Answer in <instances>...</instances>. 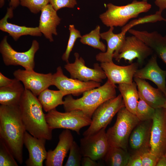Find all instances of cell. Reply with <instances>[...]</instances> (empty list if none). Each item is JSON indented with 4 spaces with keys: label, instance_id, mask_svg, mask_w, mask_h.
<instances>
[{
    "label": "cell",
    "instance_id": "7c38bea8",
    "mask_svg": "<svg viewBox=\"0 0 166 166\" xmlns=\"http://www.w3.org/2000/svg\"><path fill=\"white\" fill-rule=\"evenodd\" d=\"M75 57L73 63H67L64 66L65 69L69 73L71 78L84 82L94 81L102 82L106 77L101 67L98 63L94 65L93 68H89L85 65V61L78 53H74Z\"/></svg>",
    "mask_w": 166,
    "mask_h": 166
},
{
    "label": "cell",
    "instance_id": "ac0fdd59",
    "mask_svg": "<svg viewBox=\"0 0 166 166\" xmlns=\"http://www.w3.org/2000/svg\"><path fill=\"white\" fill-rule=\"evenodd\" d=\"M157 57L155 54L152 56L145 66L136 70L134 78L151 81L156 85L166 97V70H162L159 66Z\"/></svg>",
    "mask_w": 166,
    "mask_h": 166
},
{
    "label": "cell",
    "instance_id": "8d00e7d4",
    "mask_svg": "<svg viewBox=\"0 0 166 166\" xmlns=\"http://www.w3.org/2000/svg\"><path fill=\"white\" fill-rule=\"evenodd\" d=\"M127 166H142L141 153H135L130 155Z\"/></svg>",
    "mask_w": 166,
    "mask_h": 166
},
{
    "label": "cell",
    "instance_id": "ba28073f",
    "mask_svg": "<svg viewBox=\"0 0 166 166\" xmlns=\"http://www.w3.org/2000/svg\"><path fill=\"white\" fill-rule=\"evenodd\" d=\"M7 38V36H5L0 44V52L4 64L6 66L20 65L28 71L34 70V56L39 48L38 42L36 40H33L28 50L18 52L8 43Z\"/></svg>",
    "mask_w": 166,
    "mask_h": 166
},
{
    "label": "cell",
    "instance_id": "cb8c5ba5",
    "mask_svg": "<svg viewBox=\"0 0 166 166\" xmlns=\"http://www.w3.org/2000/svg\"><path fill=\"white\" fill-rule=\"evenodd\" d=\"M13 9L9 7L5 16L0 21V29L7 33L14 40L17 41L19 38L23 35H30L34 36H41L42 34L38 27H30L19 26L9 23L8 18H11L13 16Z\"/></svg>",
    "mask_w": 166,
    "mask_h": 166
},
{
    "label": "cell",
    "instance_id": "8fae6325",
    "mask_svg": "<svg viewBox=\"0 0 166 166\" xmlns=\"http://www.w3.org/2000/svg\"><path fill=\"white\" fill-rule=\"evenodd\" d=\"M52 85L55 86L65 96L71 94L78 96L85 91L101 86L100 82H84L68 78L64 74L60 66L57 68L56 72L52 74Z\"/></svg>",
    "mask_w": 166,
    "mask_h": 166
},
{
    "label": "cell",
    "instance_id": "30bf717a",
    "mask_svg": "<svg viewBox=\"0 0 166 166\" xmlns=\"http://www.w3.org/2000/svg\"><path fill=\"white\" fill-rule=\"evenodd\" d=\"M150 152L159 159L166 149V109H155L152 119L150 139Z\"/></svg>",
    "mask_w": 166,
    "mask_h": 166
},
{
    "label": "cell",
    "instance_id": "4dcf8cb0",
    "mask_svg": "<svg viewBox=\"0 0 166 166\" xmlns=\"http://www.w3.org/2000/svg\"><path fill=\"white\" fill-rule=\"evenodd\" d=\"M13 154L5 143L0 140V166H18Z\"/></svg>",
    "mask_w": 166,
    "mask_h": 166
},
{
    "label": "cell",
    "instance_id": "f1b7e54d",
    "mask_svg": "<svg viewBox=\"0 0 166 166\" xmlns=\"http://www.w3.org/2000/svg\"><path fill=\"white\" fill-rule=\"evenodd\" d=\"M100 30V26H97L90 33L82 36L80 42L83 44L99 49L102 52H105L106 51V46L100 40L101 38Z\"/></svg>",
    "mask_w": 166,
    "mask_h": 166
},
{
    "label": "cell",
    "instance_id": "60d3db41",
    "mask_svg": "<svg viewBox=\"0 0 166 166\" xmlns=\"http://www.w3.org/2000/svg\"><path fill=\"white\" fill-rule=\"evenodd\" d=\"M155 5L158 7V11L162 12L166 9V0H155Z\"/></svg>",
    "mask_w": 166,
    "mask_h": 166
},
{
    "label": "cell",
    "instance_id": "9c48e42d",
    "mask_svg": "<svg viewBox=\"0 0 166 166\" xmlns=\"http://www.w3.org/2000/svg\"><path fill=\"white\" fill-rule=\"evenodd\" d=\"M153 53L152 49L143 41L133 35L126 37L125 40L118 53L113 57L119 62L122 59L131 64L137 59L139 65Z\"/></svg>",
    "mask_w": 166,
    "mask_h": 166
},
{
    "label": "cell",
    "instance_id": "836d02e7",
    "mask_svg": "<svg viewBox=\"0 0 166 166\" xmlns=\"http://www.w3.org/2000/svg\"><path fill=\"white\" fill-rule=\"evenodd\" d=\"M20 4L27 7L31 12L36 14L49 4V0H20Z\"/></svg>",
    "mask_w": 166,
    "mask_h": 166
},
{
    "label": "cell",
    "instance_id": "277c9868",
    "mask_svg": "<svg viewBox=\"0 0 166 166\" xmlns=\"http://www.w3.org/2000/svg\"><path fill=\"white\" fill-rule=\"evenodd\" d=\"M106 6L107 10L100 14L99 18L105 25L109 27H123L130 19L137 18L141 13L148 11L152 7L148 0H134L131 3L123 6L109 3Z\"/></svg>",
    "mask_w": 166,
    "mask_h": 166
},
{
    "label": "cell",
    "instance_id": "b9f144b4",
    "mask_svg": "<svg viewBox=\"0 0 166 166\" xmlns=\"http://www.w3.org/2000/svg\"><path fill=\"white\" fill-rule=\"evenodd\" d=\"M156 166H166V157L164 155L159 158Z\"/></svg>",
    "mask_w": 166,
    "mask_h": 166
},
{
    "label": "cell",
    "instance_id": "6da1fadb",
    "mask_svg": "<svg viewBox=\"0 0 166 166\" xmlns=\"http://www.w3.org/2000/svg\"><path fill=\"white\" fill-rule=\"evenodd\" d=\"M26 130L19 105L0 106V137L16 160L23 162V147Z\"/></svg>",
    "mask_w": 166,
    "mask_h": 166
},
{
    "label": "cell",
    "instance_id": "9a60e30c",
    "mask_svg": "<svg viewBox=\"0 0 166 166\" xmlns=\"http://www.w3.org/2000/svg\"><path fill=\"white\" fill-rule=\"evenodd\" d=\"M114 29L113 26L110 27L108 31L101 33V38L106 41L107 45L105 52L100 53L96 56V60L101 63L113 62V55L118 53L125 40L126 33L131 29L126 25L117 34L113 33Z\"/></svg>",
    "mask_w": 166,
    "mask_h": 166
},
{
    "label": "cell",
    "instance_id": "7a4b0ae2",
    "mask_svg": "<svg viewBox=\"0 0 166 166\" xmlns=\"http://www.w3.org/2000/svg\"><path fill=\"white\" fill-rule=\"evenodd\" d=\"M19 106L26 130L36 138L51 140L53 130L46 121L45 114L37 96L25 89Z\"/></svg>",
    "mask_w": 166,
    "mask_h": 166
},
{
    "label": "cell",
    "instance_id": "f546056e",
    "mask_svg": "<svg viewBox=\"0 0 166 166\" xmlns=\"http://www.w3.org/2000/svg\"><path fill=\"white\" fill-rule=\"evenodd\" d=\"M155 111V109L139 98L136 107V115L140 121L152 120Z\"/></svg>",
    "mask_w": 166,
    "mask_h": 166
},
{
    "label": "cell",
    "instance_id": "7bdbcfd3",
    "mask_svg": "<svg viewBox=\"0 0 166 166\" xmlns=\"http://www.w3.org/2000/svg\"><path fill=\"white\" fill-rule=\"evenodd\" d=\"M163 107L165 108V109H166V101L165 102V103L164 105L163 106Z\"/></svg>",
    "mask_w": 166,
    "mask_h": 166
},
{
    "label": "cell",
    "instance_id": "e575fe53",
    "mask_svg": "<svg viewBox=\"0 0 166 166\" xmlns=\"http://www.w3.org/2000/svg\"><path fill=\"white\" fill-rule=\"evenodd\" d=\"M142 166H156L159 158L149 151L141 153Z\"/></svg>",
    "mask_w": 166,
    "mask_h": 166
},
{
    "label": "cell",
    "instance_id": "d6986e66",
    "mask_svg": "<svg viewBox=\"0 0 166 166\" xmlns=\"http://www.w3.org/2000/svg\"><path fill=\"white\" fill-rule=\"evenodd\" d=\"M47 140L44 138H36L26 131L24 144L29 152V157L25 161L27 166H42L43 161L46 159L47 152L45 148Z\"/></svg>",
    "mask_w": 166,
    "mask_h": 166
},
{
    "label": "cell",
    "instance_id": "ee69618b",
    "mask_svg": "<svg viewBox=\"0 0 166 166\" xmlns=\"http://www.w3.org/2000/svg\"><path fill=\"white\" fill-rule=\"evenodd\" d=\"M164 155H165V156L166 157V149Z\"/></svg>",
    "mask_w": 166,
    "mask_h": 166
},
{
    "label": "cell",
    "instance_id": "74e56055",
    "mask_svg": "<svg viewBox=\"0 0 166 166\" xmlns=\"http://www.w3.org/2000/svg\"><path fill=\"white\" fill-rule=\"evenodd\" d=\"M16 79H10L5 76L0 72V87H6L12 85Z\"/></svg>",
    "mask_w": 166,
    "mask_h": 166
},
{
    "label": "cell",
    "instance_id": "ab89813d",
    "mask_svg": "<svg viewBox=\"0 0 166 166\" xmlns=\"http://www.w3.org/2000/svg\"><path fill=\"white\" fill-rule=\"evenodd\" d=\"M9 6L10 7L14 9L17 8L20 4L19 0H10ZM4 4V0H0V8L2 7Z\"/></svg>",
    "mask_w": 166,
    "mask_h": 166
},
{
    "label": "cell",
    "instance_id": "603a6c76",
    "mask_svg": "<svg viewBox=\"0 0 166 166\" xmlns=\"http://www.w3.org/2000/svg\"><path fill=\"white\" fill-rule=\"evenodd\" d=\"M39 25L40 31L50 42L53 41V34L57 35L56 28L60 23L61 19L52 6L49 4L41 11Z\"/></svg>",
    "mask_w": 166,
    "mask_h": 166
},
{
    "label": "cell",
    "instance_id": "d6a6232c",
    "mask_svg": "<svg viewBox=\"0 0 166 166\" xmlns=\"http://www.w3.org/2000/svg\"><path fill=\"white\" fill-rule=\"evenodd\" d=\"M69 30L70 34L67 45L65 51L62 56V60L66 63L69 62L70 54L77 39L82 37L80 31L75 28L73 25H69Z\"/></svg>",
    "mask_w": 166,
    "mask_h": 166
},
{
    "label": "cell",
    "instance_id": "d590c367",
    "mask_svg": "<svg viewBox=\"0 0 166 166\" xmlns=\"http://www.w3.org/2000/svg\"><path fill=\"white\" fill-rule=\"evenodd\" d=\"M49 3L57 11L62 8H73L77 4L76 0H49Z\"/></svg>",
    "mask_w": 166,
    "mask_h": 166
},
{
    "label": "cell",
    "instance_id": "f35d334b",
    "mask_svg": "<svg viewBox=\"0 0 166 166\" xmlns=\"http://www.w3.org/2000/svg\"><path fill=\"white\" fill-rule=\"evenodd\" d=\"M81 165L82 166H99L100 164L88 156H83Z\"/></svg>",
    "mask_w": 166,
    "mask_h": 166
},
{
    "label": "cell",
    "instance_id": "83f0119b",
    "mask_svg": "<svg viewBox=\"0 0 166 166\" xmlns=\"http://www.w3.org/2000/svg\"><path fill=\"white\" fill-rule=\"evenodd\" d=\"M130 156L126 150L110 146L103 160L108 166H127Z\"/></svg>",
    "mask_w": 166,
    "mask_h": 166
},
{
    "label": "cell",
    "instance_id": "4316f807",
    "mask_svg": "<svg viewBox=\"0 0 166 166\" xmlns=\"http://www.w3.org/2000/svg\"><path fill=\"white\" fill-rule=\"evenodd\" d=\"M65 96L61 91L54 90L47 88L39 95L38 100L44 110L49 112L55 109L60 105H63V97Z\"/></svg>",
    "mask_w": 166,
    "mask_h": 166
},
{
    "label": "cell",
    "instance_id": "5b68a950",
    "mask_svg": "<svg viewBox=\"0 0 166 166\" xmlns=\"http://www.w3.org/2000/svg\"><path fill=\"white\" fill-rule=\"evenodd\" d=\"M140 121L136 115L125 107L121 109L117 113L115 124L106 132L110 146L127 150L131 133Z\"/></svg>",
    "mask_w": 166,
    "mask_h": 166
},
{
    "label": "cell",
    "instance_id": "5bb4252c",
    "mask_svg": "<svg viewBox=\"0 0 166 166\" xmlns=\"http://www.w3.org/2000/svg\"><path fill=\"white\" fill-rule=\"evenodd\" d=\"M13 74L15 78L22 83L25 89L29 90L36 96L52 85L51 73L44 74L36 72L34 70L18 69Z\"/></svg>",
    "mask_w": 166,
    "mask_h": 166
},
{
    "label": "cell",
    "instance_id": "ffe728a7",
    "mask_svg": "<svg viewBox=\"0 0 166 166\" xmlns=\"http://www.w3.org/2000/svg\"><path fill=\"white\" fill-rule=\"evenodd\" d=\"M58 143L53 150H49L45 162L46 166H62L65 157L74 141L70 130L65 129L59 136Z\"/></svg>",
    "mask_w": 166,
    "mask_h": 166
},
{
    "label": "cell",
    "instance_id": "e0dca14e",
    "mask_svg": "<svg viewBox=\"0 0 166 166\" xmlns=\"http://www.w3.org/2000/svg\"><path fill=\"white\" fill-rule=\"evenodd\" d=\"M152 124V120L140 121L132 130L128 144L133 153H141L150 150Z\"/></svg>",
    "mask_w": 166,
    "mask_h": 166
},
{
    "label": "cell",
    "instance_id": "484cf974",
    "mask_svg": "<svg viewBox=\"0 0 166 166\" xmlns=\"http://www.w3.org/2000/svg\"><path fill=\"white\" fill-rule=\"evenodd\" d=\"M118 85V88L122 96L125 107L129 111L136 115V107L139 99L136 83L133 81L131 83Z\"/></svg>",
    "mask_w": 166,
    "mask_h": 166
},
{
    "label": "cell",
    "instance_id": "d4e9b609",
    "mask_svg": "<svg viewBox=\"0 0 166 166\" xmlns=\"http://www.w3.org/2000/svg\"><path fill=\"white\" fill-rule=\"evenodd\" d=\"M23 86L20 81L16 79L12 85L0 87L1 105L7 106L19 105L25 90Z\"/></svg>",
    "mask_w": 166,
    "mask_h": 166
},
{
    "label": "cell",
    "instance_id": "1f68e13d",
    "mask_svg": "<svg viewBox=\"0 0 166 166\" xmlns=\"http://www.w3.org/2000/svg\"><path fill=\"white\" fill-rule=\"evenodd\" d=\"M82 157L80 146L74 141L70 147L68 158L64 166H80Z\"/></svg>",
    "mask_w": 166,
    "mask_h": 166
},
{
    "label": "cell",
    "instance_id": "52a82bcc",
    "mask_svg": "<svg viewBox=\"0 0 166 166\" xmlns=\"http://www.w3.org/2000/svg\"><path fill=\"white\" fill-rule=\"evenodd\" d=\"M124 107V102L121 94L102 103L94 112L91 117V123L83 132V136H89L102 128H106L115 114Z\"/></svg>",
    "mask_w": 166,
    "mask_h": 166
},
{
    "label": "cell",
    "instance_id": "7402d4cb",
    "mask_svg": "<svg viewBox=\"0 0 166 166\" xmlns=\"http://www.w3.org/2000/svg\"><path fill=\"white\" fill-rule=\"evenodd\" d=\"M134 80L137 85L139 98L155 109L163 107L166 97L160 89L153 87L145 80L138 78H134Z\"/></svg>",
    "mask_w": 166,
    "mask_h": 166
},
{
    "label": "cell",
    "instance_id": "44dd1931",
    "mask_svg": "<svg viewBox=\"0 0 166 166\" xmlns=\"http://www.w3.org/2000/svg\"><path fill=\"white\" fill-rule=\"evenodd\" d=\"M143 41L160 58L166 66V35L162 36L157 31L149 32L131 29L128 31Z\"/></svg>",
    "mask_w": 166,
    "mask_h": 166
},
{
    "label": "cell",
    "instance_id": "4fadbf2b",
    "mask_svg": "<svg viewBox=\"0 0 166 166\" xmlns=\"http://www.w3.org/2000/svg\"><path fill=\"white\" fill-rule=\"evenodd\" d=\"M105 130L102 128L80 139V147L83 156L96 161L103 159L110 147Z\"/></svg>",
    "mask_w": 166,
    "mask_h": 166
},
{
    "label": "cell",
    "instance_id": "8992f818",
    "mask_svg": "<svg viewBox=\"0 0 166 166\" xmlns=\"http://www.w3.org/2000/svg\"><path fill=\"white\" fill-rule=\"evenodd\" d=\"M46 121L49 128L68 129L80 134V131L83 127L90 125L91 118L80 110H73L64 113L59 112L55 109L45 114Z\"/></svg>",
    "mask_w": 166,
    "mask_h": 166
},
{
    "label": "cell",
    "instance_id": "3957f363",
    "mask_svg": "<svg viewBox=\"0 0 166 166\" xmlns=\"http://www.w3.org/2000/svg\"><path fill=\"white\" fill-rule=\"evenodd\" d=\"M115 85L107 80L102 85L85 92L82 97L73 98L67 95L63 105L65 112L80 110L91 118L95 110L105 101L116 97Z\"/></svg>",
    "mask_w": 166,
    "mask_h": 166
},
{
    "label": "cell",
    "instance_id": "2e32d148",
    "mask_svg": "<svg viewBox=\"0 0 166 166\" xmlns=\"http://www.w3.org/2000/svg\"><path fill=\"white\" fill-rule=\"evenodd\" d=\"M108 80L115 85L131 83L139 65L137 62L126 66H120L113 62H101L100 65Z\"/></svg>",
    "mask_w": 166,
    "mask_h": 166
}]
</instances>
